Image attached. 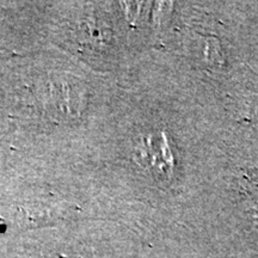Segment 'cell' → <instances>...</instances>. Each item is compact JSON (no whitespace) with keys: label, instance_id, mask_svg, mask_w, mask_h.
Segmentation results:
<instances>
[{"label":"cell","instance_id":"obj_1","mask_svg":"<svg viewBox=\"0 0 258 258\" xmlns=\"http://www.w3.org/2000/svg\"><path fill=\"white\" fill-rule=\"evenodd\" d=\"M20 219L24 227H39L58 221L66 214V207L59 206L58 203H48L45 207H20L18 208Z\"/></svg>","mask_w":258,"mask_h":258}]
</instances>
